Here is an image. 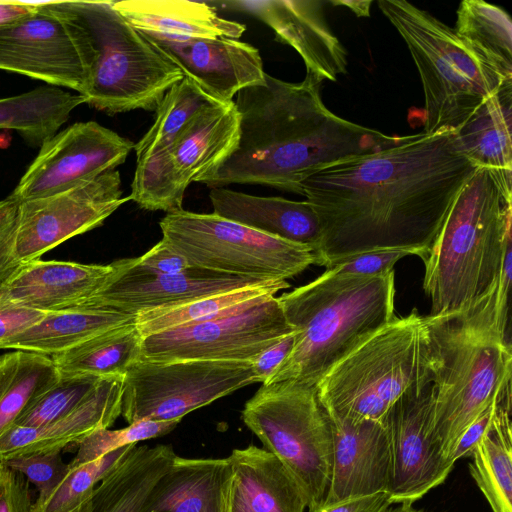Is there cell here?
Wrapping results in <instances>:
<instances>
[{"mask_svg": "<svg viewBox=\"0 0 512 512\" xmlns=\"http://www.w3.org/2000/svg\"><path fill=\"white\" fill-rule=\"evenodd\" d=\"M214 100L227 103L244 88L265 82L260 53L229 37L189 38L141 32Z\"/></svg>", "mask_w": 512, "mask_h": 512, "instance_id": "obj_18", "label": "cell"}, {"mask_svg": "<svg viewBox=\"0 0 512 512\" xmlns=\"http://www.w3.org/2000/svg\"><path fill=\"white\" fill-rule=\"evenodd\" d=\"M425 318L435 360L430 431L440 454L454 463L466 429L511 391V345L457 316Z\"/></svg>", "mask_w": 512, "mask_h": 512, "instance_id": "obj_7", "label": "cell"}, {"mask_svg": "<svg viewBox=\"0 0 512 512\" xmlns=\"http://www.w3.org/2000/svg\"><path fill=\"white\" fill-rule=\"evenodd\" d=\"M432 385L402 397L386 415L390 444L387 493L392 504L411 503L442 484L454 467L430 431Z\"/></svg>", "mask_w": 512, "mask_h": 512, "instance_id": "obj_17", "label": "cell"}, {"mask_svg": "<svg viewBox=\"0 0 512 512\" xmlns=\"http://www.w3.org/2000/svg\"><path fill=\"white\" fill-rule=\"evenodd\" d=\"M20 204L10 195L0 200V285L20 265L15 256Z\"/></svg>", "mask_w": 512, "mask_h": 512, "instance_id": "obj_43", "label": "cell"}, {"mask_svg": "<svg viewBox=\"0 0 512 512\" xmlns=\"http://www.w3.org/2000/svg\"><path fill=\"white\" fill-rule=\"evenodd\" d=\"M232 489L252 512H304L303 490L284 464L254 444L233 449L227 457Z\"/></svg>", "mask_w": 512, "mask_h": 512, "instance_id": "obj_26", "label": "cell"}, {"mask_svg": "<svg viewBox=\"0 0 512 512\" xmlns=\"http://www.w3.org/2000/svg\"><path fill=\"white\" fill-rule=\"evenodd\" d=\"M232 476L227 458L176 455L152 487L141 512H227Z\"/></svg>", "mask_w": 512, "mask_h": 512, "instance_id": "obj_24", "label": "cell"}, {"mask_svg": "<svg viewBox=\"0 0 512 512\" xmlns=\"http://www.w3.org/2000/svg\"><path fill=\"white\" fill-rule=\"evenodd\" d=\"M191 268L186 259L169 248L162 240L144 255L135 258L129 271L136 274H176Z\"/></svg>", "mask_w": 512, "mask_h": 512, "instance_id": "obj_45", "label": "cell"}, {"mask_svg": "<svg viewBox=\"0 0 512 512\" xmlns=\"http://www.w3.org/2000/svg\"><path fill=\"white\" fill-rule=\"evenodd\" d=\"M92 47L66 1L39 2L35 11L0 26V69L66 87L87 89Z\"/></svg>", "mask_w": 512, "mask_h": 512, "instance_id": "obj_13", "label": "cell"}, {"mask_svg": "<svg viewBox=\"0 0 512 512\" xmlns=\"http://www.w3.org/2000/svg\"><path fill=\"white\" fill-rule=\"evenodd\" d=\"M30 482L0 461V512H31Z\"/></svg>", "mask_w": 512, "mask_h": 512, "instance_id": "obj_44", "label": "cell"}, {"mask_svg": "<svg viewBox=\"0 0 512 512\" xmlns=\"http://www.w3.org/2000/svg\"><path fill=\"white\" fill-rule=\"evenodd\" d=\"M39 2L0 1V26L35 11Z\"/></svg>", "mask_w": 512, "mask_h": 512, "instance_id": "obj_50", "label": "cell"}, {"mask_svg": "<svg viewBox=\"0 0 512 512\" xmlns=\"http://www.w3.org/2000/svg\"><path fill=\"white\" fill-rule=\"evenodd\" d=\"M252 363L139 360L124 374L121 416L139 420L181 421L190 412L256 383Z\"/></svg>", "mask_w": 512, "mask_h": 512, "instance_id": "obj_12", "label": "cell"}, {"mask_svg": "<svg viewBox=\"0 0 512 512\" xmlns=\"http://www.w3.org/2000/svg\"><path fill=\"white\" fill-rule=\"evenodd\" d=\"M113 7L140 32L189 38L242 36L246 26L220 17L209 2L187 0L112 1Z\"/></svg>", "mask_w": 512, "mask_h": 512, "instance_id": "obj_27", "label": "cell"}, {"mask_svg": "<svg viewBox=\"0 0 512 512\" xmlns=\"http://www.w3.org/2000/svg\"><path fill=\"white\" fill-rule=\"evenodd\" d=\"M239 133L240 115L234 101L205 106L165 152L136 164L130 200L149 211L182 210L186 188L233 153Z\"/></svg>", "mask_w": 512, "mask_h": 512, "instance_id": "obj_11", "label": "cell"}, {"mask_svg": "<svg viewBox=\"0 0 512 512\" xmlns=\"http://www.w3.org/2000/svg\"><path fill=\"white\" fill-rule=\"evenodd\" d=\"M278 297L223 317L142 337L140 360H209L252 363L264 350L292 333Z\"/></svg>", "mask_w": 512, "mask_h": 512, "instance_id": "obj_14", "label": "cell"}, {"mask_svg": "<svg viewBox=\"0 0 512 512\" xmlns=\"http://www.w3.org/2000/svg\"><path fill=\"white\" fill-rule=\"evenodd\" d=\"M179 423L144 419L117 430L99 429L77 444V453L69 463L78 465L91 462L119 448L161 437L172 432Z\"/></svg>", "mask_w": 512, "mask_h": 512, "instance_id": "obj_40", "label": "cell"}, {"mask_svg": "<svg viewBox=\"0 0 512 512\" xmlns=\"http://www.w3.org/2000/svg\"><path fill=\"white\" fill-rule=\"evenodd\" d=\"M135 315L101 306H75L45 316L7 342L3 349L51 357L93 337L133 323Z\"/></svg>", "mask_w": 512, "mask_h": 512, "instance_id": "obj_28", "label": "cell"}, {"mask_svg": "<svg viewBox=\"0 0 512 512\" xmlns=\"http://www.w3.org/2000/svg\"><path fill=\"white\" fill-rule=\"evenodd\" d=\"M142 335L135 321L51 356L61 377L124 375L140 360Z\"/></svg>", "mask_w": 512, "mask_h": 512, "instance_id": "obj_34", "label": "cell"}, {"mask_svg": "<svg viewBox=\"0 0 512 512\" xmlns=\"http://www.w3.org/2000/svg\"><path fill=\"white\" fill-rule=\"evenodd\" d=\"M209 198L213 214L272 237L306 245L316 253L321 229L307 200L254 196L224 187L211 188Z\"/></svg>", "mask_w": 512, "mask_h": 512, "instance_id": "obj_25", "label": "cell"}, {"mask_svg": "<svg viewBox=\"0 0 512 512\" xmlns=\"http://www.w3.org/2000/svg\"><path fill=\"white\" fill-rule=\"evenodd\" d=\"M124 375L101 378L93 393L70 414L38 428L12 426L0 436V461L76 447L89 434L110 428L121 415Z\"/></svg>", "mask_w": 512, "mask_h": 512, "instance_id": "obj_23", "label": "cell"}, {"mask_svg": "<svg viewBox=\"0 0 512 512\" xmlns=\"http://www.w3.org/2000/svg\"><path fill=\"white\" fill-rule=\"evenodd\" d=\"M333 5H343L354 12L358 17H369L372 1H331Z\"/></svg>", "mask_w": 512, "mask_h": 512, "instance_id": "obj_51", "label": "cell"}, {"mask_svg": "<svg viewBox=\"0 0 512 512\" xmlns=\"http://www.w3.org/2000/svg\"><path fill=\"white\" fill-rule=\"evenodd\" d=\"M85 26L92 63L85 103L109 115L136 109L155 111L184 75L112 1H66Z\"/></svg>", "mask_w": 512, "mask_h": 512, "instance_id": "obj_8", "label": "cell"}, {"mask_svg": "<svg viewBox=\"0 0 512 512\" xmlns=\"http://www.w3.org/2000/svg\"><path fill=\"white\" fill-rule=\"evenodd\" d=\"M512 170L477 168L422 259L431 316H461L494 286L512 243Z\"/></svg>", "mask_w": 512, "mask_h": 512, "instance_id": "obj_3", "label": "cell"}, {"mask_svg": "<svg viewBox=\"0 0 512 512\" xmlns=\"http://www.w3.org/2000/svg\"><path fill=\"white\" fill-rule=\"evenodd\" d=\"M135 143L97 122H77L47 139L10 194L24 202L60 193L116 169Z\"/></svg>", "mask_w": 512, "mask_h": 512, "instance_id": "obj_15", "label": "cell"}, {"mask_svg": "<svg viewBox=\"0 0 512 512\" xmlns=\"http://www.w3.org/2000/svg\"><path fill=\"white\" fill-rule=\"evenodd\" d=\"M266 281L276 280L240 277L194 267L166 275L136 274L128 269L77 306L108 307L136 315Z\"/></svg>", "mask_w": 512, "mask_h": 512, "instance_id": "obj_22", "label": "cell"}, {"mask_svg": "<svg viewBox=\"0 0 512 512\" xmlns=\"http://www.w3.org/2000/svg\"><path fill=\"white\" fill-rule=\"evenodd\" d=\"M435 360L425 316L394 317L337 361L316 383L327 414L382 420L407 394L433 384Z\"/></svg>", "mask_w": 512, "mask_h": 512, "instance_id": "obj_5", "label": "cell"}, {"mask_svg": "<svg viewBox=\"0 0 512 512\" xmlns=\"http://www.w3.org/2000/svg\"><path fill=\"white\" fill-rule=\"evenodd\" d=\"M327 416L332 431V466L322 503L387 492L390 444L386 417L350 422Z\"/></svg>", "mask_w": 512, "mask_h": 512, "instance_id": "obj_21", "label": "cell"}, {"mask_svg": "<svg viewBox=\"0 0 512 512\" xmlns=\"http://www.w3.org/2000/svg\"><path fill=\"white\" fill-rule=\"evenodd\" d=\"M384 512H424L413 507L411 503H398L396 506L388 507Z\"/></svg>", "mask_w": 512, "mask_h": 512, "instance_id": "obj_53", "label": "cell"}, {"mask_svg": "<svg viewBox=\"0 0 512 512\" xmlns=\"http://www.w3.org/2000/svg\"><path fill=\"white\" fill-rule=\"evenodd\" d=\"M392 505L387 492L345 499L308 509V512H384Z\"/></svg>", "mask_w": 512, "mask_h": 512, "instance_id": "obj_49", "label": "cell"}, {"mask_svg": "<svg viewBox=\"0 0 512 512\" xmlns=\"http://www.w3.org/2000/svg\"><path fill=\"white\" fill-rule=\"evenodd\" d=\"M512 82L488 98L459 128L462 153L477 168L512 170Z\"/></svg>", "mask_w": 512, "mask_h": 512, "instance_id": "obj_31", "label": "cell"}, {"mask_svg": "<svg viewBox=\"0 0 512 512\" xmlns=\"http://www.w3.org/2000/svg\"><path fill=\"white\" fill-rule=\"evenodd\" d=\"M62 450H51L22 455L4 462L9 468L24 475L38 490L37 497L47 495L68 472V463L61 456Z\"/></svg>", "mask_w": 512, "mask_h": 512, "instance_id": "obj_41", "label": "cell"}, {"mask_svg": "<svg viewBox=\"0 0 512 512\" xmlns=\"http://www.w3.org/2000/svg\"><path fill=\"white\" fill-rule=\"evenodd\" d=\"M394 271L380 276L334 275L327 270L312 282L278 297L295 343L264 384L295 381L315 386L342 357L394 315Z\"/></svg>", "mask_w": 512, "mask_h": 512, "instance_id": "obj_4", "label": "cell"}, {"mask_svg": "<svg viewBox=\"0 0 512 512\" xmlns=\"http://www.w3.org/2000/svg\"><path fill=\"white\" fill-rule=\"evenodd\" d=\"M162 241L191 267L259 280L292 278L320 265L306 245L282 240L213 213L184 209L159 221Z\"/></svg>", "mask_w": 512, "mask_h": 512, "instance_id": "obj_10", "label": "cell"}, {"mask_svg": "<svg viewBox=\"0 0 512 512\" xmlns=\"http://www.w3.org/2000/svg\"><path fill=\"white\" fill-rule=\"evenodd\" d=\"M384 16L406 43L424 92V133L457 132L499 92L506 76L454 30L404 0H379Z\"/></svg>", "mask_w": 512, "mask_h": 512, "instance_id": "obj_6", "label": "cell"}, {"mask_svg": "<svg viewBox=\"0 0 512 512\" xmlns=\"http://www.w3.org/2000/svg\"><path fill=\"white\" fill-rule=\"evenodd\" d=\"M476 169L455 132H421L309 176L302 196L319 220L320 266L386 248L423 259Z\"/></svg>", "mask_w": 512, "mask_h": 512, "instance_id": "obj_1", "label": "cell"}, {"mask_svg": "<svg viewBox=\"0 0 512 512\" xmlns=\"http://www.w3.org/2000/svg\"><path fill=\"white\" fill-rule=\"evenodd\" d=\"M295 330L264 350L253 362L257 382L266 383L291 353L295 343Z\"/></svg>", "mask_w": 512, "mask_h": 512, "instance_id": "obj_47", "label": "cell"}, {"mask_svg": "<svg viewBox=\"0 0 512 512\" xmlns=\"http://www.w3.org/2000/svg\"><path fill=\"white\" fill-rule=\"evenodd\" d=\"M241 418L295 478L307 508L320 505L329 485L333 442L315 386L295 381L262 384L245 403Z\"/></svg>", "mask_w": 512, "mask_h": 512, "instance_id": "obj_9", "label": "cell"}, {"mask_svg": "<svg viewBox=\"0 0 512 512\" xmlns=\"http://www.w3.org/2000/svg\"><path fill=\"white\" fill-rule=\"evenodd\" d=\"M135 258L107 265L39 259L21 263L0 285V302L54 312L75 307L122 275Z\"/></svg>", "mask_w": 512, "mask_h": 512, "instance_id": "obj_19", "label": "cell"}, {"mask_svg": "<svg viewBox=\"0 0 512 512\" xmlns=\"http://www.w3.org/2000/svg\"><path fill=\"white\" fill-rule=\"evenodd\" d=\"M321 86L310 73L297 83L266 73L263 84L239 91L237 147L199 183L263 185L302 195V183L316 172L405 139L334 114L322 100Z\"/></svg>", "mask_w": 512, "mask_h": 512, "instance_id": "obj_2", "label": "cell"}, {"mask_svg": "<svg viewBox=\"0 0 512 512\" xmlns=\"http://www.w3.org/2000/svg\"><path fill=\"white\" fill-rule=\"evenodd\" d=\"M504 394L499 399L495 400L490 406H488L466 429L464 434L459 439L454 452L452 454V461L455 463L457 460L469 457L475 448V446L482 439L489 426L492 423L495 412L497 410L498 403L507 394Z\"/></svg>", "mask_w": 512, "mask_h": 512, "instance_id": "obj_48", "label": "cell"}, {"mask_svg": "<svg viewBox=\"0 0 512 512\" xmlns=\"http://www.w3.org/2000/svg\"><path fill=\"white\" fill-rule=\"evenodd\" d=\"M121 178L114 169L92 181L50 196L21 202L15 256L25 263L100 225L122 204Z\"/></svg>", "mask_w": 512, "mask_h": 512, "instance_id": "obj_16", "label": "cell"}, {"mask_svg": "<svg viewBox=\"0 0 512 512\" xmlns=\"http://www.w3.org/2000/svg\"><path fill=\"white\" fill-rule=\"evenodd\" d=\"M227 512H252L234 492L232 483L228 498Z\"/></svg>", "mask_w": 512, "mask_h": 512, "instance_id": "obj_52", "label": "cell"}, {"mask_svg": "<svg viewBox=\"0 0 512 512\" xmlns=\"http://www.w3.org/2000/svg\"><path fill=\"white\" fill-rule=\"evenodd\" d=\"M60 378L48 356L14 350L0 356V436Z\"/></svg>", "mask_w": 512, "mask_h": 512, "instance_id": "obj_35", "label": "cell"}, {"mask_svg": "<svg viewBox=\"0 0 512 512\" xmlns=\"http://www.w3.org/2000/svg\"><path fill=\"white\" fill-rule=\"evenodd\" d=\"M215 102L218 101L188 77L175 84L155 110L153 125L134 145L137 163L165 152L188 121L202 108Z\"/></svg>", "mask_w": 512, "mask_h": 512, "instance_id": "obj_37", "label": "cell"}, {"mask_svg": "<svg viewBox=\"0 0 512 512\" xmlns=\"http://www.w3.org/2000/svg\"><path fill=\"white\" fill-rule=\"evenodd\" d=\"M326 3L316 0L219 2L260 19L273 30L277 41L298 52L306 73L322 81L335 82L347 72V51L326 21L323 7Z\"/></svg>", "mask_w": 512, "mask_h": 512, "instance_id": "obj_20", "label": "cell"}, {"mask_svg": "<svg viewBox=\"0 0 512 512\" xmlns=\"http://www.w3.org/2000/svg\"><path fill=\"white\" fill-rule=\"evenodd\" d=\"M421 254L409 248H386L363 252L334 264L326 270L334 275L372 277L394 271L395 264L406 256Z\"/></svg>", "mask_w": 512, "mask_h": 512, "instance_id": "obj_42", "label": "cell"}, {"mask_svg": "<svg viewBox=\"0 0 512 512\" xmlns=\"http://www.w3.org/2000/svg\"><path fill=\"white\" fill-rule=\"evenodd\" d=\"M85 103L80 94L43 86L0 99V129L17 131L32 146L55 135L71 112Z\"/></svg>", "mask_w": 512, "mask_h": 512, "instance_id": "obj_32", "label": "cell"}, {"mask_svg": "<svg viewBox=\"0 0 512 512\" xmlns=\"http://www.w3.org/2000/svg\"><path fill=\"white\" fill-rule=\"evenodd\" d=\"M454 30L472 48L512 77V21L502 8L483 0H464Z\"/></svg>", "mask_w": 512, "mask_h": 512, "instance_id": "obj_36", "label": "cell"}, {"mask_svg": "<svg viewBox=\"0 0 512 512\" xmlns=\"http://www.w3.org/2000/svg\"><path fill=\"white\" fill-rule=\"evenodd\" d=\"M137 444L128 445L91 462L72 465L45 496L37 497L31 512H84L96 486Z\"/></svg>", "mask_w": 512, "mask_h": 512, "instance_id": "obj_38", "label": "cell"}, {"mask_svg": "<svg viewBox=\"0 0 512 512\" xmlns=\"http://www.w3.org/2000/svg\"><path fill=\"white\" fill-rule=\"evenodd\" d=\"M175 456L170 445H136L96 486L84 512H141Z\"/></svg>", "mask_w": 512, "mask_h": 512, "instance_id": "obj_29", "label": "cell"}, {"mask_svg": "<svg viewBox=\"0 0 512 512\" xmlns=\"http://www.w3.org/2000/svg\"><path fill=\"white\" fill-rule=\"evenodd\" d=\"M46 313L0 302V350L11 339L41 320Z\"/></svg>", "mask_w": 512, "mask_h": 512, "instance_id": "obj_46", "label": "cell"}, {"mask_svg": "<svg viewBox=\"0 0 512 512\" xmlns=\"http://www.w3.org/2000/svg\"><path fill=\"white\" fill-rule=\"evenodd\" d=\"M103 377H61L19 416L13 426L38 428L77 409L95 390Z\"/></svg>", "mask_w": 512, "mask_h": 512, "instance_id": "obj_39", "label": "cell"}, {"mask_svg": "<svg viewBox=\"0 0 512 512\" xmlns=\"http://www.w3.org/2000/svg\"><path fill=\"white\" fill-rule=\"evenodd\" d=\"M289 287L285 280L266 281L174 306L145 310L135 315V324L143 337L175 327L206 322L275 296L277 292Z\"/></svg>", "mask_w": 512, "mask_h": 512, "instance_id": "obj_33", "label": "cell"}, {"mask_svg": "<svg viewBox=\"0 0 512 512\" xmlns=\"http://www.w3.org/2000/svg\"><path fill=\"white\" fill-rule=\"evenodd\" d=\"M511 393L498 403L488 430L471 453L470 475L493 512H512Z\"/></svg>", "mask_w": 512, "mask_h": 512, "instance_id": "obj_30", "label": "cell"}]
</instances>
